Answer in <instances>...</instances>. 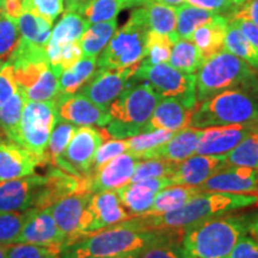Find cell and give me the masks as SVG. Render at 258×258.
I'll return each instance as SVG.
<instances>
[{
  "label": "cell",
  "instance_id": "1",
  "mask_svg": "<svg viewBox=\"0 0 258 258\" xmlns=\"http://www.w3.org/2000/svg\"><path fill=\"white\" fill-rule=\"evenodd\" d=\"M183 230H143L128 220L89 233L67 245L61 254L66 257L138 258L153 245L182 237Z\"/></svg>",
  "mask_w": 258,
  "mask_h": 258
},
{
  "label": "cell",
  "instance_id": "2",
  "mask_svg": "<svg viewBox=\"0 0 258 258\" xmlns=\"http://www.w3.org/2000/svg\"><path fill=\"white\" fill-rule=\"evenodd\" d=\"M258 205L256 194L201 191L183 207L165 214H144L128 221L143 230H184L190 225Z\"/></svg>",
  "mask_w": 258,
  "mask_h": 258
},
{
  "label": "cell",
  "instance_id": "3",
  "mask_svg": "<svg viewBox=\"0 0 258 258\" xmlns=\"http://www.w3.org/2000/svg\"><path fill=\"white\" fill-rule=\"evenodd\" d=\"M251 215L227 214L190 225L180 238L184 258H227L237 241L247 233Z\"/></svg>",
  "mask_w": 258,
  "mask_h": 258
},
{
  "label": "cell",
  "instance_id": "4",
  "mask_svg": "<svg viewBox=\"0 0 258 258\" xmlns=\"http://www.w3.org/2000/svg\"><path fill=\"white\" fill-rule=\"evenodd\" d=\"M249 125L258 129V92L230 89L198 103L189 127Z\"/></svg>",
  "mask_w": 258,
  "mask_h": 258
},
{
  "label": "cell",
  "instance_id": "5",
  "mask_svg": "<svg viewBox=\"0 0 258 258\" xmlns=\"http://www.w3.org/2000/svg\"><path fill=\"white\" fill-rule=\"evenodd\" d=\"M160 99L147 83L134 82L109 106L111 121L103 128L110 139L118 140L143 133Z\"/></svg>",
  "mask_w": 258,
  "mask_h": 258
},
{
  "label": "cell",
  "instance_id": "6",
  "mask_svg": "<svg viewBox=\"0 0 258 258\" xmlns=\"http://www.w3.org/2000/svg\"><path fill=\"white\" fill-rule=\"evenodd\" d=\"M195 76L198 103L230 89L258 92L256 71L226 49L203 61Z\"/></svg>",
  "mask_w": 258,
  "mask_h": 258
},
{
  "label": "cell",
  "instance_id": "7",
  "mask_svg": "<svg viewBox=\"0 0 258 258\" xmlns=\"http://www.w3.org/2000/svg\"><path fill=\"white\" fill-rule=\"evenodd\" d=\"M148 30L145 8H135L127 23L115 31L104 50L97 57V67L123 70L139 66L146 55Z\"/></svg>",
  "mask_w": 258,
  "mask_h": 258
},
{
  "label": "cell",
  "instance_id": "8",
  "mask_svg": "<svg viewBox=\"0 0 258 258\" xmlns=\"http://www.w3.org/2000/svg\"><path fill=\"white\" fill-rule=\"evenodd\" d=\"M133 82H145L161 98H175L186 108L195 109L196 101V76L176 70L170 63L138 66L133 76Z\"/></svg>",
  "mask_w": 258,
  "mask_h": 258
},
{
  "label": "cell",
  "instance_id": "9",
  "mask_svg": "<svg viewBox=\"0 0 258 258\" xmlns=\"http://www.w3.org/2000/svg\"><path fill=\"white\" fill-rule=\"evenodd\" d=\"M57 122L55 102L25 101L21 123L18 144L40 158L46 165V151L51 131Z\"/></svg>",
  "mask_w": 258,
  "mask_h": 258
},
{
  "label": "cell",
  "instance_id": "10",
  "mask_svg": "<svg viewBox=\"0 0 258 258\" xmlns=\"http://www.w3.org/2000/svg\"><path fill=\"white\" fill-rule=\"evenodd\" d=\"M109 139L104 128L78 127L56 167L78 178H85L91 172L97 150Z\"/></svg>",
  "mask_w": 258,
  "mask_h": 258
},
{
  "label": "cell",
  "instance_id": "11",
  "mask_svg": "<svg viewBox=\"0 0 258 258\" xmlns=\"http://www.w3.org/2000/svg\"><path fill=\"white\" fill-rule=\"evenodd\" d=\"M129 218L131 214L123 207L116 190L92 192L80 221V238Z\"/></svg>",
  "mask_w": 258,
  "mask_h": 258
},
{
  "label": "cell",
  "instance_id": "12",
  "mask_svg": "<svg viewBox=\"0 0 258 258\" xmlns=\"http://www.w3.org/2000/svg\"><path fill=\"white\" fill-rule=\"evenodd\" d=\"M137 69L138 66L123 70L97 69L95 76L79 92L108 111L111 103L134 83L133 76Z\"/></svg>",
  "mask_w": 258,
  "mask_h": 258
},
{
  "label": "cell",
  "instance_id": "13",
  "mask_svg": "<svg viewBox=\"0 0 258 258\" xmlns=\"http://www.w3.org/2000/svg\"><path fill=\"white\" fill-rule=\"evenodd\" d=\"M56 105L57 120L70 122L77 127H105L111 121V116L99 108L83 93L57 95L54 99Z\"/></svg>",
  "mask_w": 258,
  "mask_h": 258
},
{
  "label": "cell",
  "instance_id": "14",
  "mask_svg": "<svg viewBox=\"0 0 258 258\" xmlns=\"http://www.w3.org/2000/svg\"><path fill=\"white\" fill-rule=\"evenodd\" d=\"M47 176L34 175L0 182V212H24L34 208Z\"/></svg>",
  "mask_w": 258,
  "mask_h": 258
},
{
  "label": "cell",
  "instance_id": "15",
  "mask_svg": "<svg viewBox=\"0 0 258 258\" xmlns=\"http://www.w3.org/2000/svg\"><path fill=\"white\" fill-rule=\"evenodd\" d=\"M15 243L57 246L63 250L67 240L57 227L49 207L44 209L31 208L30 215L24 222Z\"/></svg>",
  "mask_w": 258,
  "mask_h": 258
},
{
  "label": "cell",
  "instance_id": "16",
  "mask_svg": "<svg viewBox=\"0 0 258 258\" xmlns=\"http://www.w3.org/2000/svg\"><path fill=\"white\" fill-rule=\"evenodd\" d=\"M91 195L92 191L90 190H79L50 206L51 215L59 230L66 237V246L80 238V221Z\"/></svg>",
  "mask_w": 258,
  "mask_h": 258
},
{
  "label": "cell",
  "instance_id": "17",
  "mask_svg": "<svg viewBox=\"0 0 258 258\" xmlns=\"http://www.w3.org/2000/svg\"><path fill=\"white\" fill-rule=\"evenodd\" d=\"M258 170L243 166H226L203 182L201 191L228 194H256Z\"/></svg>",
  "mask_w": 258,
  "mask_h": 258
},
{
  "label": "cell",
  "instance_id": "18",
  "mask_svg": "<svg viewBox=\"0 0 258 258\" xmlns=\"http://www.w3.org/2000/svg\"><path fill=\"white\" fill-rule=\"evenodd\" d=\"M254 129L257 128L240 124L219 125L202 129L195 154L226 156Z\"/></svg>",
  "mask_w": 258,
  "mask_h": 258
},
{
  "label": "cell",
  "instance_id": "19",
  "mask_svg": "<svg viewBox=\"0 0 258 258\" xmlns=\"http://www.w3.org/2000/svg\"><path fill=\"white\" fill-rule=\"evenodd\" d=\"M171 185L172 183L169 177H160V178H150L140 182L128 183L116 189V192L123 207L133 218L145 214L152 206L157 194Z\"/></svg>",
  "mask_w": 258,
  "mask_h": 258
},
{
  "label": "cell",
  "instance_id": "20",
  "mask_svg": "<svg viewBox=\"0 0 258 258\" xmlns=\"http://www.w3.org/2000/svg\"><path fill=\"white\" fill-rule=\"evenodd\" d=\"M226 166V156L194 154L182 163H178L175 172L169 178L172 185L199 186Z\"/></svg>",
  "mask_w": 258,
  "mask_h": 258
},
{
  "label": "cell",
  "instance_id": "21",
  "mask_svg": "<svg viewBox=\"0 0 258 258\" xmlns=\"http://www.w3.org/2000/svg\"><path fill=\"white\" fill-rule=\"evenodd\" d=\"M41 165L43 161L22 145L11 140L0 143V182L34 175Z\"/></svg>",
  "mask_w": 258,
  "mask_h": 258
},
{
  "label": "cell",
  "instance_id": "22",
  "mask_svg": "<svg viewBox=\"0 0 258 258\" xmlns=\"http://www.w3.org/2000/svg\"><path fill=\"white\" fill-rule=\"evenodd\" d=\"M139 161L140 159L129 152L114 158L101 170L88 177L90 190L92 192L116 190L128 184Z\"/></svg>",
  "mask_w": 258,
  "mask_h": 258
},
{
  "label": "cell",
  "instance_id": "23",
  "mask_svg": "<svg viewBox=\"0 0 258 258\" xmlns=\"http://www.w3.org/2000/svg\"><path fill=\"white\" fill-rule=\"evenodd\" d=\"M202 129L185 127L173 133L166 143L145 153L141 160L161 159L171 163H182L196 153Z\"/></svg>",
  "mask_w": 258,
  "mask_h": 258
},
{
  "label": "cell",
  "instance_id": "24",
  "mask_svg": "<svg viewBox=\"0 0 258 258\" xmlns=\"http://www.w3.org/2000/svg\"><path fill=\"white\" fill-rule=\"evenodd\" d=\"M194 110L195 109L186 108L175 98H161L153 110L150 121L147 122L145 132L156 129L177 132L189 127Z\"/></svg>",
  "mask_w": 258,
  "mask_h": 258
},
{
  "label": "cell",
  "instance_id": "25",
  "mask_svg": "<svg viewBox=\"0 0 258 258\" xmlns=\"http://www.w3.org/2000/svg\"><path fill=\"white\" fill-rule=\"evenodd\" d=\"M151 0H85L76 12L82 15L89 24L101 23L112 19L125 9L145 6Z\"/></svg>",
  "mask_w": 258,
  "mask_h": 258
},
{
  "label": "cell",
  "instance_id": "26",
  "mask_svg": "<svg viewBox=\"0 0 258 258\" xmlns=\"http://www.w3.org/2000/svg\"><path fill=\"white\" fill-rule=\"evenodd\" d=\"M230 18L221 16L217 21L202 25L194 31L191 42L198 47L203 61L225 49V35Z\"/></svg>",
  "mask_w": 258,
  "mask_h": 258
},
{
  "label": "cell",
  "instance_id": "27",
  "mask_svg": "<svg viewBox=\"0 0 258 258\" xmlns=\"http://www.w3.org/2000/svg\"><path fill=\"white\" fill-rule=\"evenodd\" d=\"M89 25V22L78 12L64 11L60 21L51 29L46 50H54L72 42H79Z\"/></svg>",
  "mask_w": 258,
  "mask_h": 258
},
{
  "label": "cell",
  "instance_id": "28",
  "mask_svg": "<svg viewBox=\"0 0 258 258\" xmlns=\"http://www.w3.org/2000/svg\"><path fill=\"white\" fill-rule=\"evenodd\" d=\"M97 69V57L82 56L72 67L60 74L57 95H73L79 92L95 76Z\"/></svg>",
  "mask_w": 258,
  "mask_h": 258
},
{
  "label": "cell",
  "instance_id": "29",
  "mask_svg": "<svg viewBox=\"0 0 258 258\" xmlns=\"http://www.w3.org/2000/svg\"><path fill=\"white\" fill-rule=\"evenodd\" d=\"M177 14V23H176V32L179 38L191 41V36L196 29L202 27V25L211 23V22L217 21L221 16L217 12L208 11V10L196 8L190 4H180L176 6Z\"/></svg>",
  "mask_w": 258,
  "mask_h": 258
},
{
  "label": "cell",
  "instance_id": "30",
  "mask_svg": "<svg viewBox=\"0 0 258 258\" xmlns=\"http://www.w3.org/2000/svg\"><path fill=\"white\" fill-rule=\"evenodd\" d=\"M201 192L199 186L171 185L157 194L152 206L145 214H165L176 211L185 205L189 200ZM144 215V214H143Z\"/></svg>",
  "mask_w": 258,
  "mask_h": 258
},
{
  "label": "cell",
  "instance_id": "31",
  "mask_svg": "<svg viewBox=\"0 0 258 258\" xmlns=\"http://www.w3.org/2000/svg\"><path fill=\"white\" fill-rule=\"evenodd\" d=\"M21 40L30 43L32 46L46 48L49 41L53 23L31 12L24 11L17 21Z\"/></svg>",
  "mask_w": 258,
  "mask_h": 258
},
{
  "label": "cell",
  "instance_id": "32",
  "mask_svg": "<svg viewBox=\"0 0 258 258\" xmlns=\"http://www.w3.org/2000/svg\"><path fill=\"white\" fill-rule=\"evenodd\" d=\"M144 8L145 15H146V22L150 30L167 35L175 42L179 40L178 35L176 32V6L148 2Z\"/></svg>",
  "mask_w": 258,
  "mask_h": 258
},
{
  "label": "cell",
  "instance_id": "33",
  "mask_svg": "<svg viewBox=\"0 0 258 258\" xmlns=\"http://www.w3.org/2000/svg\"><path fill=\"white\" fill-rule=\"evenodd\" d=\"M116 30H117L116 19L90 24L79 41L83 56L98 57L99 54L104 50L106 44L109 43V41L111 40Z\"/></svg>",
  "mask_w": 258,
  "mask_h": 258
},
{
  "label": "cell",
  "instance_id": "34",
  "mask_svg": "<svg viewBox=\"0 0 258 258\" xmlns=\"http://www.w3.org/2000/svg\"><path fill=\"white\" fill-rule=\"evenodd\" d=\"M225 49L244 60L251 69L258 72V49L232 21H228L226 28Z\"/></svg>",
  "mask_w": 258,
  "mask_h": 258
},
{
  "label": "cell",
  "instance_id": "35",
  "mask_svg": "<svg viewBox=\"0 0 258 258\" xmlns=\"http://www.w3.org/2000/svg\"><path fill=\"white\" fill-rule=\"evenodd\" d=\"M176 70L188 74H196L203 63V57L198 47L191 41L179 38L171 49L170 59L167 61Z\"/></svg>",
  "mask_w": 258,
  "mask_h": 258
},
{
  "label": "cell",
  "instance_id": "36",
  "mask_svg": "<svg viewBox=\"0 0 258 258\" xmlns=\"http://www.w3.org/2000/svg\"><path fill=\"white\" fill-rule=\"evenodd\" d=\"M25 98L18 90L9 101L0 106V129L8 140L18 144L19 123L23 112Z\"/></svg>",
  "mask_w": 258,
  "mask_h": 258
},
{
  "label": "cell",
  "instance_id": "37",
  "mask_svg": "<svg viewBox=\"0 0 258 258\" xmlns=\"http://www.w3.org/2000/svg\"><path fill=\"white\" fill-rule=\"evenodd\" d=\"M227 166H243L258 170V129L245 137L231 152L226 154Z\"/></svg>",
  "mask_w": 258,
  "mask_h": 258
},
{
  "label": "cell",
  "instance_id": "38",
  "mask_svg": "<svg viewBox=\"0 0 258 258\" xmlns=\"http://www.w3.org/2000/svg\"><path fill=\"white\" fill-rule=\"evenodd\" d=\"M77 129L78 127L70 123V122L57 120L56 124L54 125L53 131H51L49 141L47 145L46 161L48 165L56 167L57 161L62 157L64 150L69 146Z\"/></svg>",
  "mask_w": 258,
  "mask_h": 258
},
{
  "label": "cell",
  "instance_id": "39",
  "mask_svg": "<svg viewBox=\"0 0 258 258\" xmlns=\"http://www.w3.org/2000/svg\"><path fill=\"white\" fill-rule=\"evenodd\" d=\"M175 132L165 131V129H156V131L143 132L134 137L124 139L127 144L128 152L141 160L145 153L150 152L160 145L166 143L172 137Z\"/></svg>",
  "mask_w": 258,
  "mask_h": 258
},
{
  "label": "cell",
  "instance_id": "40",
  "mask_svg": "<svg viewBox=\"0 0 258 258\" xmlns=\"http://www.w3.org/2000/svg\"><path fill=\"white\" fill-rule=\"evenodd\" d=\"M175 41L170 36L148 30L146 40V55L141 61L144 64H157L167 62L170 59L171 49Z\"/></svg>",
  "mask_w": 258,
  "mask_h": 258
},
{
  "label": "cell",
  "instance_id": "41",
  "mask_svg": "<svg viewBox=\"0 0 258 258\" xmlns=\"http://www.w3.org/2000/svg\"><path fill=\"white\" fill-rule=\"evenodd\" d=\"M177 163L161 160V159H148L140 160L135 166L134 173L129 183L140 182V180L150 178H160V177H170L177 169Z\"/></svg>",
  "mask_w": 258,
  "mask_h": 258
},
{
  "label": "cell",
  "instance_id": "42",
  "mask_svg": "<svg viewBox=\"0 0 258 258\" xmlns=\"http://www.w3.org/2000/svg\"><path fill=\"white\" fill-rule=\"evenodd\" d=\"M21 42L17 23L6 16H0V61L3 63L11 60Z\"/></svg>",
  "mask_w": 258,
  "mask_h": 258
},
{
  "label": "cell",
  "instance_id": "43",
  "mask_svg": "<svg viewBox=\"0 0 258 258\" xmlns=\"http://www.w3.org/2000/svg\"><path fill=\"white\" fill-rule=\"evenodd\" d=\"M31 208L24 212H0V244H14L21 233Z\"/></svg>",
  "mask_w": 258,
  "mask_h": 258
},
{
  "label": "cell",
  "instance_id": "44",
  "mask_svg": "<svg viewBox=\"0 0 258 258\" xmlns=\"http://www.w3.org/2000/svg\"><path fill=\"white\" fill-rule=\"evenodd\" d=\"M62 249L35 244L14 243L5 245L6 258H59Z\"/></svg>",
  "mask_w": 258,
  "mask_h": 258
},
{
  "label": "cell",
  "instance_id": "45",
  "mask_svg": "<svg viewBox=\"0 0 258 258\" xmlns=\"http://www.w3.org/2000/svg\"><path fill=\"white\" fill-rule=\"evenodd\" d=\"M125 152H128L125 140H118V139H109V140H105L98 147V150H97L95 159H93L92 163L91 172H90L89 176H91L98 170H101L111 159H114V158Z\"/></svg>",
  "mask_w": 258,
  "mask_h": 258
},
{
  "label": "cell",
  "instance_id": "46",
  "mask_svg": "<svg viewBox=\"0 0 258 258\" xmlns=\"http://www.w3.org/2000/svg\"><path fill=\"white\" fill-rule=\"evenodd\" d=\"M22 5L24 11L41 16L54 23L63 12L64 0H22Z\"/></svg>",
  "mask_w": 258,
  "mask_h": 258
},
{
  "label": "cell",
  "instance_id": "47",
  "mask_svg": "<svg viewBox=\"0 0 258 258\" xmlns=\"http://www.w3.org/2000/svg\"><path fill=\"white\" fill-rule=\"evenodd\" d=\"M180 238L182 237L172 238L170 240L153 245L150 249L144 251L138 258H184L180 247Z\"/></svg>",
  "mask_w": 258,
  "mask_h": 258
},
{
  "label": "cell",
  "instance_id": "48",
  "mask_svg": "<svg viewBox=\"0 0 258 258\" xmlns=\"http://www.w3.org/2000/svg\"><path fill=\"white\" fill-rule=\"evenodd\" d=\"M18 90L14 76V66L10 61L4 62L0 67V106L9 101Z\"/></svg>",
  "mask_w": 258,
  "mask_h": 258
},
{
  "label": "cell",
  "instance_id": "49",
  "mask_svg": "<svg viewBox=\"0 0 258 258\" xmlns=\"http://www.w3.org/2000/svg\"><path fill=\"white\" fill-rule=\"evenodd\" d=\"M185 3L196 6V8L217 12L219 15H224L228 18H231V16L233 15V12L238 8L231 0H185Z\"/></svg>",
  "mask_w": 258,
  "mask_h": 258
},
{
  "label": "cell",
  "instance_id": "50",
  "mask_svg": "<svg viewBox=\"0 0 258 258\" xmlns=\"http://www.w3.org/2000/svg\"><path fill=\"white\" fill-rule=\"evenodd\" d=\"M227 258H258V243L249 233L244 234Z\"/></svg>",
  "mask_w": 258,
  "mask_h": 258
},
{
  "label": "cell",
  "instance_id": "51",
  "mask_svg": "<svg viewBox=\"0 0 258 258\" xmlns=\"http://www.w3.org/2000/svg\"><path fill=\"white\" fill-rule=\"evenodd\" d=\"M231 18L250 19L253 24L258 27V0H247L243 5L238 6L233 15L231 16Z\"/></svg>",
  "mask_w": 258,
  "mask_h": 258
},
{
  "label": "cell",
  "instance_id": "52",
  "mask_svg": "<svg viewBox=\"0 0 258 258\" xmlns=\"http://www.w3.org/2000/svg\"><path fill=\"white\" fill-rule=\"evenodd\" d=\"M230 21L239 28V30L243 32L245 37L249 40L251 43L258 49V27L253 24L250 19L246 18H231Z\"/></svg>",
  "mask_w": 258,
  "mask_h": 258
},
{
  "label": "cell",
  "instance_id": "53",
  "mask_svg": "<svg viewBox=\"0 0 258 258\" xmlns=\"http://www.w3.org/2000/svg\"><path fill=\"white\" fill-rule=\"evenodd\" d=\"M2 2L3 15L6 16V17L10 19H12V21H17L24 12L23 5H22V0H2Z\"/></svg>",
  "mask_w": 258,
  "mask_h": 258
},
{
  "label": "cell",
  "instance_id": "54",
  "mask_svg": "<svg viewBox=\"0 0 258 258\" xmlns=\"http://www.w3.org/2000/svg\"><path fill=\"white\" fill-rule=\"evenodd\" d=\"M84 2L85 0H64V3H66V11L76 12Z\"/></svg>",
  "mask_w": 258,
  "mask_h": 258
},
{
  "label": "cell",
  "instance_id": "55",
  "mask_svg": "<svg viewBox=\"0 0 258 258\" xmlns=\"http://www.w3.org/2000/svg\"><path fill=\"white\" fill-rule=\"evenodd\" d=\"M154 3H160V4H165L170 6H178L180 4H184L185 0H151Z\"/></svg>",
  "mask_w": 258,
  "mask_h": 258
},
{
  "label": "cell",
  "instance_id": "56",
  "mask_svg": "<svg viewBox=\"0 0 258 258\" xmlns=\"http://www.w3.org/2000/svg\"><path fill=\"white\" fill-rule=\"evenodd\" d=\"M0 258H6L5 245H3V244H0Z\"/></svg>",
  "mask_w": 258,
  "mask_h": 258
},
{
  "label": "cell",
  "instance_id": "57",
  "mask_svg": "<svg viewBox=\"0 0 258 258\" xmlns=\"http://www.w3.org/2000/svg\"><path fill=\"white\" fill-rule=\"evenodd\" d=\"M231 2L233 3L235 6H240V5H243L244 3H246L247 0H231Z\"/></svg>",
  "mask_w": 258,
  "mask_h": 258
},
{
  "label": "cell",
  "instance_id": "58",
  "mask_svg": "<svg viewBox=\"0 0 258 258\" xmlns=\"http://www.w3.org/2000/svg\"><path fill=\"white\" fill-rule=\"evenodd\" d=\"M59 258H101V257H66V256H62V254H60Z\"/></svg>",
  "mask_w": 258,
  "mask_h": 258
},
{
  "label": "cell",
  "instance_id": "59",
  "mask_svg": "<svg viewBox=\"0 0 258 258\" xmlns=\"http://www.w3.org/2000/svg\"><path fill=\"white\" fill-rule=\"evenodd\" d=\"M3 15V2L0 0V16Z\"/></svg>",
  "mask_w": 258,
  "mask_h": 258
},
{
  "label": "cell",
  "instance_id": "60",
  "mask_svg": "<svg viewBox=\"0 0 258 258\" xmlns=\"http://www.w3.org/2000/svg\"><path fill=\"white\" fill-rule=\"evenodd\" d=\"M3 135H4V134H3L2 129H0V143H2V141H3Z\"/></svg>",
  "mask_w": 258,
  "mask_h": 258
},
{
  "label": "cell",
  "instance_id": "61",
  "mask_svg": "<svg viewBox=\"0 0 258 258\" xmlns=\"http://www.w3.org/2000/svg\"><path fill=\"white\" fill-rule=\"evenodd\" d=\"M257 195H258V179H257Z\"/></svg>",
  "mask_w": 258,
  "mask_h": 258
},
{
  "label": "cell",
  "instance_id": "62",
  "mask_svg": "<svg viewBox=\"0 0 258 258\" xmlns=\"http://www.w3.org/2000/svg\"><path fill=\"white\" fill-rule=\"evenodd\" d=\"M2 64H3V62H2V61H0V67H2Z\"/></svg>",
  "mask_w": 258,
  "mask_h": 258
},
{
  "label": "cell",
  "instance_id": "63",
  "mask_svg": "<svg viewBox=\"0 0 258 258\" xmlns=\"http://www.w3.org/2000/svg\"><path fill=\"white\" fill-rule=\"evenodd\" d=\"M254 240H256V241H257V243H258V239H254Z\"/></svg>",
  "mask_w": 258,
  "mask_h": 258
}]
</instances>
